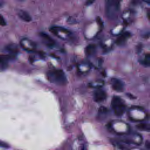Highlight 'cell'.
Returning a JSON list of instances; mask_svg holds the SVG:
<instances>
[{
    "label": "cell",
    "mask_w": 150,
    "mask_h": 150,
    "mask_svg": "<svg viewBox=\"0 0 150 150\" xmlns=\"http://www.w3.org/2000/svg\"><path fill=\"white\" fill-rule=\"evenodd\" d=\"M47 79L52 83L59 86H64L67 83L66 76L60 69L52 70L47 73Z\"/></svg>",
    "instance_id": "obj_1"
},
{
    "label": "cell",
    "mask_w": 150,
    "mask_h": 150,
    "mask_svg": "<svg viewBox=\"0 0 150 150\" xmlns=\"http://www.w3.org/2000/svg\"><path fill=\"white\" fill-rule=\"evenodd\" d=\"M122 0H107L105 3V15L107 18L113 19L117 16Z\"/></svg>",
    "instance_id": "obj_2"
},
{
    "label": "cell",
    "mask_w": 150,
    "mask_h": 150,
    "mask_svg": "<svg viewBox=\"0 0 150 150\" xmlns=\"http://www.w3.org/2000/svg\"><path fill=\"white\" fill-rule=\"evenodd\" d=\"M111 106L114 114L118 117L122 116L126 109V105L124 102L118 96H114L112 98Z\"/></svg>",
    "instance_id": "obj_3"
},
{
    "label": "cell",
    "mask_w": 150,
    "mask_h": 150,
    "mask_svg": "<svg viewBox=\"0 0 150 150\" xmlns=\"http://www.w3.org/2000/svg\"><path fill=\"white\" fill-rule=\"evenodd\" d=\"M111 84L112 88L113 90L117 92L123 91L124 89V84L122 81L117 79H112L111 80Z\"/></svg>",
    "instance_id": "obj_4"
},
{
    "label": "cell",
    "mask_w": 150,
    "mask_h": 150,
    "mask_svg": "<svg viewBox=\"0 0 150 150\" xmlns=\"http://www.w3.org/2000/svg\"><path fill=\"white\" fill-rule=\"evenodd\" d=\"M107 97V94L103 90L97 89L94 93V100L96 102L99 103L103 101Z\"/></svg>",
    "instance_id": "obj_5"
},
{
    "label": "cell",
    "mask_w": 150,
    "mask_h": 150,
    "mask_svg": "<svg viewBox=\"0 0 150 150\" xmlns=\"http://www.w3.org/2000/svg\"><path fill=\"white\" fill-rule=\"evenodd\" d=\"M21 46L26 51H32L35 48L33 43L28 39H22L20 42Z\"/></svg>",
    "instance_id": "obj_6"
},
{
    "label": "cell",
    "mask_w": 150,
    "mask_h": 150,
    "mask_svg": "<svg viewBox=\"0 0 150 150\" xmlns=\"http://www.w3.org/2000/svg\"><path fill=\"white\" fill-rule=\"evenodd\" d=\"M6 50L8 52V55L7 56L10 59L13 58L17 54L18 52V49L16 45L14 44H9L6 46Z\"/></svg>",
    "instance_id": "obj_7"
},
{
    "label": "cell",
    "mask_w": 150,
    "mask_h": 150,
    "mask_svg": "<svg viewBox=\"0 0 150 150\" xmlns=\"http://www.w3.org/2000/svg\"><path fill=\"white\" fill-rule=\"evenodd\" d=\"M18 15L22 20H23L25 22H28L31 21V20H32V18H31L30 15L25 11L19 10L18 12Z\"/></svg>",
    "instance_id": "obj_8"
},
{
    "label": "cell",
    "mask_w": 150,
    "mask_h": 150,
    "mask_svg": "<svg viewBox=\"0 0 150 150\" xmlns=\"http://www.w3.org/2000/svg\"><path fill=\"white\" fill-rule=\"evenodd\" d=\"M108 109L103 106H101L100 107L98 111V118L100 120H103L105 119L108 114Z\"/></svg>",
    "instance_id": "obj_9"
},
{
    "label": "cell",
    "mask_w": 150,
    "mask_h": 150,
    "mask_svg": "<svg viewBox=\"0 0 150 150\" xmlns=\"http://www.w3.org/2000/svg\"><path fill=\"white\" fill-rule=\"evenodd\" d=\"M130 33L129 32H125L124 33H122L121 36H120L117 39V43L118 45H122L123 43H124L126 41V40L130 36Z\"/></svg>",
    "instance_id": "obj_10"
},
{
    "label": "cell",
    "mask_w": 150,
    "mask_h": 150,
    "mask_svg": "<svg viewBox=\"0 0 150 150\" xmlns=\"http://www.w3.org/2000/svg\"><path fill=\"white\" fill-rule=\"evenodd\" d=\"M40 36L42 37V38L45 40V42H46V43L47 45H50L52 46L54 45V40L47 34L45 33H40Z\"/></svg>",
    "instance_id": "obj_11"
},
{
    "label": "cell",
    "mask_w": 150,
    "mask_h": 150,
    "mask_svg": "<svg viewBox=\"0 0 150 150\" xmlns=\"http://www.w3.org/2000/svg\"><path fill=\"white\" fill-rule=\"evenodd\" d=\"M8 58L6 56H0V70H4L8 67Z\"/></svg>",
    "instance_id": "obj_12"
},
{
    "label": "cell",
    "mask_w": 150,
    "mask_h": 150,
    "mask_svg": "<svg viewBox=\"0 0 150 150\" xmlns=\"http://www.w3.org/2000/svg\"><path fill=\"white\" fill-rule=\"evenodd\" d=\"M96 50V47L94 45H89L86 49V53L88 56H91L94 54Z\"/></svg>",
    "instance_id": "obj_13"
},
{
    "label": "cell",
    "mask_w": 150,
    "mask_h": 150,
    "mask_svg": "<svg viewBox=\"0 0 150 150\" xmlns=\"http://www.w3.org/2000/svg\"><path fill=\"white\" fill-rule=\"evenodd\" d=\"M137 127L138 129H140V130H142V131H149V126L148 124H145V123H141L139 124L138 125H137Z\"/></svg>",
    "instance_id": "obj_14"
},
{
    "label": "cell",
    "mask_w": 150,
    "mask_h": 150,
    "mask_svg": "<svg viewBox=\"0 0 150 150\" xmlns=\"http://www.w3.org/2000/svg\"><path fill=\"white\" fill-rule=\"evenodd\" d=\"M142 64H144V65L146 67L149 66V64H150V54L149 53H148L145 55V59H144V61L142 62Z\"/></svg>",
    "instance_id": "obj_15"
},
{
    "label": "cell",
    "mask_w": 150,
    "mask_h": 150,
    "mask_svg": "<svg viewBox=\"0 0 150 150\" xmlns=\"http://www.w3.org/2000/svg\"><path fill=\"white\" fill-rule=\"evenodd\" d=\"M6 25V22L4 18L3 17V16L0 15V25L1 26H5Z\"/></svg>",
    "instance_id": "obj_16"
}]
</instances>
